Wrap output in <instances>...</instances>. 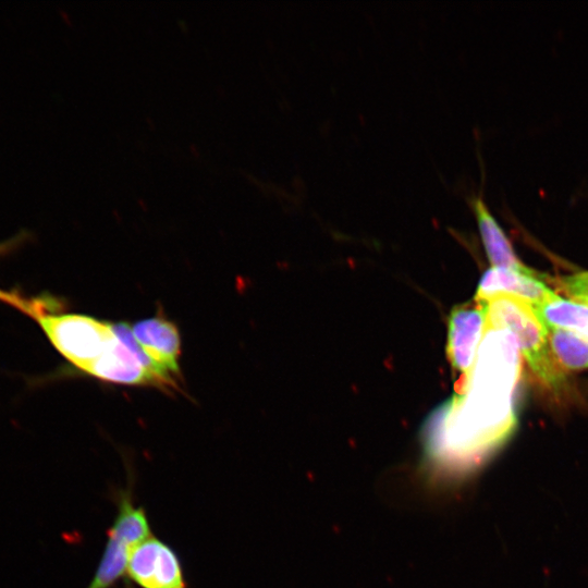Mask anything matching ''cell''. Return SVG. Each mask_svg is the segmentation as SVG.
Instances as JSON below:
<instances>
[{"label":"cell","mask_w":588,"mask_h":588,"mask_svg":"<svg viewBox=\"0 0 588 588\" xmlns=\"http://www.w3.org/2000/svg\"><path fill=\"white\" fill-rule=\"evenodd\" d=\"M534 313L543 327H554L572 331L588 340V306L568 301L555 293L532 306Z\"/></svg>","instance_id":"cell-10"},{"label":"cell","mask_w":588,"mask_h":588,"mask_svg":"<svg viewBox=\"0 0 588 588\" xmlns=\"http://www.w3.org/2000/svg\"><path fill=\"white\" fill-rule=\"evenodd\" d=\"M561 287L573 301L588 306V272L564 277L561 279Z\"/></svg>","instance_id":"cell-12"},{"label":"cell","mask_w":588,"mask_h":588,"mask_svg":"<svg viewBox=\"0 0 588 588\" xmlns=\"http://www.w3.org/2000/svg\"><path fill=\"white\" fill-rule=\"evenodd\" d=\"M543 328L551 353L559 365L568 369L588 368V340L564 329Z\"/></svg>","instance_id":"cell-11"},{"label":"cell","mask_w":588,"mask_h":588,"mask_svg":"<svg viewBox=\"0 0 588 588\" xmlns=\"http://www.w3.org/2000/svg\"><path fill=\"white\" fill-rule=\"evenodd\" d=\"M126 574L139 588H188L179 554L155 536L134 548Z\"/></svg>","instance_id":"cell-6"},{"label":"cell","mask_w":588,"mask_h":588,"mask_svg":"<svg viewBox=\"0 0 588 588\" xmlns=\"http://www.w3.org/2000/svg\"><path fill=\"white\" fill-rule=\"evenodd\" d=\"M554 292L536 278V273L492 267L478 284L475 299L485 303L498 294L517 296L532 306L543 302Z\"/></svg>","instance_id":"cell-8"},{"label":"cell","mask_w":588,"mask_h":588,"mask_svg":"<svg viewBox=\"0 0 588 588\" xmlns=\"http://www.w3.org/2000/svg\"><path fill=\"white\" fill-rule=\"evenodd\" d=\"M509 394L474 383L432 411L420 434L427 470L438 479L456 480L478 469L515 426Z\"/></svg>","instance_id":"cell-1"},{"label":"cell","mask_w":588,"mask_h":588,"mask_svg":"<svg viewBox=\"0 0 588 588\" xmlns=\"http://www.w3.org/2000/svg\"><path fill=\"white\" fill-rule=\"evenodd\" d=\"M26 311L35 317L53 347L85 373L118 339L111 322L91 316Z\"/></svg>","instance_id":"cell-4"},{"label":"cell","mask_w":588,"mask_h":588,"mask_svg":"<svg viewBox=\"0 0 588 588\" xmlns=\"http://www.w3.org/2000/svg\"><path fill=\"white\" fill-rule=\"evenodd\" d=\"M470 205L476 216L486 253L493 267L522 273H535L517 259L510 241L490 213L483 199L480 196H474Z\"/></svg>","instance_id":"cell-9"},{"label":"cell","mask_w":588,"mask_h":588,"mask_svg":"<svg viewBox=\"0 0 588 588\" xmlns=\"http://www.w3.org/2000/svg\"><path fill=\"white\" fill-rule=\"evenodd\" d=\"M486 333V306L473 302L455 306L449 318L446 353L451 366L460 375L456 393L462 394L474 370L478 345Z\"/></svg>","instance_id":"cell-5"},{"label":"cell","mask_w":588,"mask_h":588,"mask_svg":"<svg viewBox=\"0 0 588 588\" xmlns=\"http://www.w3.org/2000/svg\"><path fill=\"white\" fill-rule=\"evenodd\" d=\"M117 515L107 530V542L93 579L86 588H113L124 577L134 548L151 537V527L144 506L136 505L133 479L114 491Z\"/></svg>","instance_id":"cell-3"},{"label":"cell","mask_w":588,"mask_h":588,"mask_svg":"<svg viewBox=\"0 0 588 588\" xmlns=\"http://www.w3.org/2000/svg\"><path fill=\"white\" fill-rule=\"evenodd\" d=\"M133 334L150 360L168 379L180 383L181 338L177 327L163 315L137 321Z\"/></svg>","instance_id":"cell-7"},{"label":"cell","mask_w":588,"mask_h":588,"mask_svg":"<svg viewBox=\"0 0 588 588\" xmlns=\"http://www.w3.org/2000/svg\"><path fill=\"white\" fill-rule=\"evenodd\" d=\"M483 304L486 330L509 331L537 377L547 387L559 390L565 375L551 353L544 328L531 305L510 294H498Z\"/></svg>","instance_id":"cell-2"}]
</instances>
